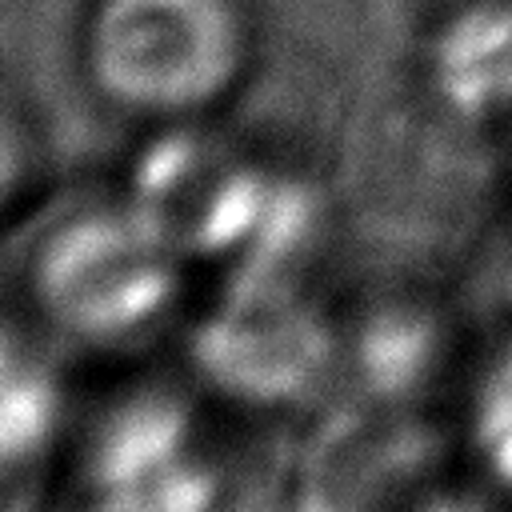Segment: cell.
I'll use <instances>...</instances> for the list:
<instances>
[{
  "label": "cell",
  "mask_w": 512,
  "mask_h": 512,
  "mask_svg": "<svg viewBox=\"0 0 512 512\" xmlns=\"http://www.w3.org/2000/svg\"><path fill=\"white\" fill-rule=\"evenodd\" d=\"M420 512H484V508L472 504V500H432V504H424Z\"/></svg>",
  "instance_id": "ba28073f"
},
{
  "label": "cell",
  "mask_w": 512,
  "mask_h": 512,
  "mask_svg": "<svg viewBox=\"0 0 512 512\" xmlns=\"http://www.w3.org/2000/svg\"><path fill=\"white\" fill-rule=\"evenodd\" d=\"M188 420L168 400H136L104 428L92 480L112 512H200L208 484L188 460Z\"/></svg>",
  "instance_id": "277c9868"
},
{
  "label": "cell",
  "mask_w": 512,
  "mask_h": 512,
  "mask_svg": "<svg viewBox=\"0 0 512 512\" xmlns=\"http://www.w3.org/2000/svg\"><path fill=\"white\" fill-rule=\"evenodd\" d=\"M92 52L116 100L184 112L228 84L236 32H228L220 0H112Z\"/></svg>",
  "instance_id": "7a4b0ae2"
},
{
  "label": "cell",
  "mask_w": 512,
  "mask_h": 512,
  "mask_svg": "<svg viewBox=\"0 0 512 512\" xmlns=\"http://www.w3.org/2000/svg\"><path fill=\"white\" fill-rule=\"evenodd\" d=\"M400 16L420 36H460L464 24H488L500 16H512V0H396Z\"/></svg>",
  "instance_id": "8992f818"
},
{
  "label": "cell",
  "mask_w": 512,
  "mask_h": 512,
  "mask_svg": "<svg viewBox=\"0 0 512 512\" xmlns=\"http://www.w3.org/2000/svg\"><path fill=\"white\" fill-rule=\"evenodd\" d=\"M52 412H56L52 380L36 364H28V376H20V364L8 356V372H4V448H8V456H20L28 448L36 452V444L52 428Z\"/></svg>",
  "instance_id": "5b68a950"
},
{
  "label": "cell",
  "mask_w": 512,
  "mask_h": 512,
  "mask_svg": "<svg viewBox=\"0 0 512 512\" xmlns=\"http://www.w3.org/2000/svg\"><path fill=\"white\" fill-rule=\"evenodd\" d=\"M200 360L228 392L248 400H284L320 376L328 336L292 292L252 284L208 316L200 332Z\"/></svg>",
  "instance_id": "3957f363"
},
{
  "label": "cell",
  "mask_w": 512,
  "mask_h": 512,
  "mask_svg": "<svg viewBox=\"0 0 512 512\" xmlns=\"http://www.w3.org/2000/svg\"><path fill=\"white\" fill-rule=\"evenodd\" d=\"M36 308L68 336L120 344L144 336L180 292L176 240L140 212H80L52 228L28 264Z\"/></svg>",
  "instance_id": "6da1fadb"
},
{
  "label": "cell",
  "mask_w": 512,
  "mask_h": 512,
  "mask_svg": "<svg viewBox=\"0 0 512 512\" xmlns=\"http://www.w3.org/2000/svg\"><path fill=\"white\" fill-rule=\"evenodd\" d=\"M484 424H488L484 428V452L492 456V464L504 476H512V392L492 404V412H488Z\"/></svg>",
  "instance_id": "52a82bcc"
}]
</instances>
